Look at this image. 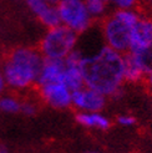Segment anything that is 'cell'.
Returning a JSON list of instances; mask_svg holds the SVG:
<instances>
[{"mask_svg":"<svg viewBox=\"0 0 152 153\" xmlns=\"http://www.w3.org/2000/svg\"><path fill=\"white\" fill-rule=\"evenodd\" d=\"M81 70L85 86L98 91L107 98L121 94L125 83L124 53L105 45L94 52H82Z\"/></svg>","mask_w":152,"mask_h":153,"instance_id":"1","label":"cell"},{"mask_svg":"<svg viewBox=\"0 0 152 153\" xmlns=\"http://www.w3.org/2000/svg\"><path fill=\"white\" fill-rule=\"evenodd\" d=\"M42 61L44 57L39 49H15L3 66L5 83L14 90H25L36 85Z\"/></svg>","mask_w":152,"mask_h":153,"instance_id":"2","label":"cell"},{"mask_svg":"<svg viewBox=\"0 0 152 153\" xmlns=\"http://www.w3.org/2000/svg\"><path fill=\"white\" fill-rule=\"evenodd\" d=\"M141 11L139 9H115L101 22L104 45L117 52L125 53L130 49L131 31Z\"/></svg>","mask_w":152,"mask_h":153,"instance_id":"3","label":"cell"},{"mask_svg":"<svg viewBox=\"0 0 152 153\" xmlns=\"http://www.w3.org/2000/svg\"><path fill=\"white\" fill-rule=\"evenodd\" d=\"M79 34L63 24L49 27L40 41L39 51L44 59L64 60L77 48Z\"/></svg>","mask_w":152,"mask_h":153,"instance_id":"4","label":"cell"},{"mask_svg":"<svg viewBox=\"0 0 152 153\" xmlns=\"http://www.w3.org/2000/svg\"><path fill=\"white\" fill-rule=\"evenodd\" d=\"M60 24L71 29L76 34L89 31L94 20L87 11L85 0H60L56 5Z\"/></svg>","mask_w":152,"mask_h":153,"instance_id":"5","label":"cell"},{"mask_svg":"<svg viewBox=\"0 0 152 153\" xmlns=\"http://www.w3.org/2000/svg\"><path fill=\"white\" fill-rule=\"evenodd\" d=\"M107 103V97L98 91L83 85L71 94V106L77 112L102 111Z\"/></svg>","mask_w":152,"mask_h":153,"instance_id":"6","label":"cell"},{"mask_svg":"<svg viewBox=\"0 0 152 153\" xmlns=\"http://www.w3.org/2000/svg\"><path fill=\"white\" fill-rule=\"evenodd\" d=\"M41 100L52 108L65 110L71 107L72 91L64 82H49L39 86Z\"/></svg>","mask_w":152,"mask_h":153,"instance_id":"7","label":"cell"},{"mask_svg":"<svg viewBox=\"0 0 152 153\" xmlns=\"http://www.w3.org/2000/svg\"><path fill=\"white\" fill-rule=\"evenodd\" d=\"M152 45V14L141 13L132 27L128 51H140Z\"/></svg>","mask_w":152,"mask_h":153,"instance_id":"8","label":"cell"},{"mask_svg":"<svg viewBox=\"0 0 152 153\" xmlns=\"http://www.w3.org/2000/svg\"><path fill=\"white\" fill-rule=\"evenodd\" d=\"M81 57L82 51L76 48L69 56L64 59L65 68L63 82L71 91L77 90L83 86V76L81 70Z\"/></svg>","mask_w":152,"mask_h":153,"instance_id":"9","label":"cell"},{"mask_svg":"<svg viewBox=\"0 0 152 153\" xmlns=\"http://www.w3.org/2000/svg\"><path fill=\"white\" fill-rule=\"evenodd\" d=\"M26 4L39 21L48 29L60 24L56 5L49 4L46 0H26Z\"/></svg>","mask_w":152,"mask_h":153,"instance_id":"10","label":"cell"},{"mask_svg":"<svg viewBox=\"0 0 152 153\" xmlns=\"http://www.w3.org/2000/svg\"><path fill=\"white\" fill-rule=\"evenodd\" d=\"M64 68H65L64 60L44 59L39 76H37L36 80V85L40 86L49 82H63Z\"/></svg>","mask_w":152,"mask_h":153,"instance_id":"11","label":"cell"},{"mask_svg":"<svg viewBox=\"0 0 152 153\" xmlns=\"http://www.w3.org/2000/svg\"><path fill=\"white\" fill-rule=\"evenodd\" d=\"M146 72L140 65L137 59L135 57L132 52L127 51L124 53V79L125 82L137 83L145 80Z\"/></svg>","mask_w":152,"mask_h":153,"instance_id":"12","label":"cell"},{"mask_svg":"<svg viewBox=\"0 0 152 153\" xmlns=\"http://www.w3.org/2000/svg\"><path fill=\"white\" fill-rule=\"evenodd\" d=\"M76 121L83 127L94 128L97 131H106L111 126V121L107 116H105L101 111L94 112H77Z\"/></svg>","mask_w":152,"mask_h":153,"instance_id":"13","label":"cell"},{"mask_svg":"<svg viewBox=\"0 0 152 153\" xmlns=\"http://www.w3.org/2000/svg\"><path fill=\"white\" fill-rule=\"evenodd\" d=\"M85 4L94 21L102 20L109 14L110 4L106 0H85Z\"/></svg>","mask_w":152,"mask_h":153,"instance_id":"14","label":"cell"},{"mask_svg":"<svg viewBox=\"0 0 152 153\" xmlns=\"http://www.w3.org/2000/svg\"><path fill=\"white\" fill-rule=\"evenodd\" d=\"M132 52L135 57L137 59V61L140 62V65L142 66V68L145 70V72H150L152 71V45H150L148 48H145L140 51H130Z\"/></svg>","mask_w":152,"mask_h":153,"instance_id":"15","label":"cell"},{"mask_svg":"<svg viewBox=\"0 0 152 153\" xmlns=\"http://www.w3.org/2000/svg\"><path fill=\"white\" fill-rule=\"evenodd\" d=\"M0 110L6 113H18L21 110V102L14 96L0 97Z\"/></svg>","mask_w":152,"mask_h":153,"instance_id":"16","label":"cell"},{"mask_svg":"<svg viewBox=\"0 0 152 153\" xmlns=\"http://www.w3.org/2000/svg\"><path fill=\"white\" fill-rule=\"evenodd\" d=\"M141 0H111L110 6L115 9H137Z\"/></svg>","mask_w":152,"mask_h":153,"instance_id":"17","label":"cell"},{"mask_svg":"<svg viewBox=\"0 0 152 153\" xmlns=\"http://www.w3.org/2000/svg\"><path fill=\"white\" fill-rule=\"evenodd\" d=\"M117 123L122 127H132L136 125V118L131 114H121L117 117Z\"/></svg>","mask_w":152,"mask_h":153,"instance_id":"18","label":"cell"},{"mask_svg":"<svg viewBox=\"0 0 152 153\" xmlns=\"http://www.w3.org/2000/svg\"><path fill=\"white\" fill-rule=\"evenodd\" d=\"M36 111H37V107L33 102H24V103H21L20 112H24L25 114H28V116H33V114L36 113Z\"/></svg>","mask_w":152,"mask_h":153,"instance_id":"19","label":"cell"},{"mask_svg":"<svg viewBox=\"0 0 152 153\" xmlns=\"http://www.w3.org/2000/svg\"><path fill=\"white\" fill-rule=\"evenodd\" d=\"M6 86V83H5V80H4V75H3V70H0V94L4 91Z\"/></svg>","mask_w":152,"mask_h":153,"instance_id":"20","label":"cell"},{"mask_svg":"<svg viewBox=\"0 0 152 153\" xmlns=\"http://www.w3.org/2000/svg\"><path fill=\"white\" fill-rule=\"evenodd\" d=\"M145 80H146V82H147V86H148V87H150V90L152 91V71H150V72H147V74H146Z\"/></svg>","mask_w":152,"mask_h":153,"instance_id":"21","label":"cell"},{"mask_svg":"<svg viewBox=\"0 0 152 153\" xmlns=\"http://www.w3.org/2000/svg\"><path fill=\"white\" fill-rule=\"evenodd\" d=\"M141 1H142L143 4H145L150 10H152V0H141Z\"/></svg>","mask_w":152,"mask_h":153,"instance_id":"22","label":"cell"},{"mask_svg":"<svg viewBox=\"0 0 152 153\" xmlns=\"http://www.w3.org/2000/svg\"><path fill=\"white\" fill-rule=\"evenodd\" d=\"M46 1L49 4H51V5H57V3L60 1V0H46Z\"/></svg>","mask_w":152,"mask_h":153,"instance_id":"23","label":"cell"}]
</instances>
